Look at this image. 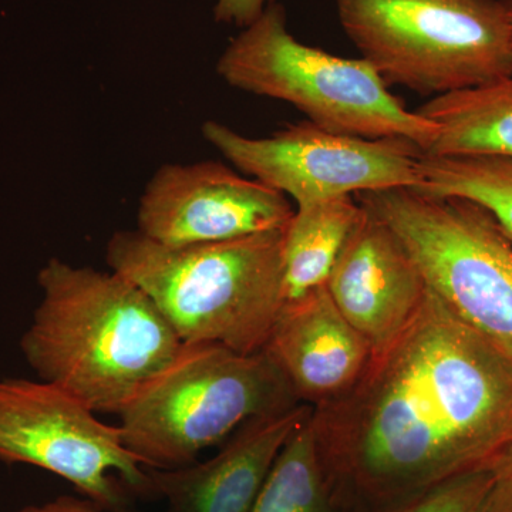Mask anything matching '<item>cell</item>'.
Here are the masks:
<instances>
[{"instance_id":"cell-2","label":"cell","mask_w":512,"mask_h":512,"mask_svg":"<svg viewBox=\"0 0 512 512\" xmlns=\"http://www.w3.org/2000/svg\"><path fill=\"white\" fill-rule=\"evenodd\" d=\"M37 284L42 299L20 338L22 355L39 380L94 413L117 416L183 345L150 296L119 272L53 258Z\"/></svg>"},{"instance_id":"cell-14","label":"cell","mask_w":512,"mask_h":512,"mask_svg":"<svg viewBox=\"0 0 512 512\" xmlns=\"http://www.w3.org/2000/svg\"><path fill=\"white\" fill-rule=\"evenodd\" d=\"M417 111L437 127L427 156L512 160V76L441 94Z\"/></svg>"},{"instance_id":"cell-21","label":"cell","mask_w":512,"mask_h":512,"mask_svg":"<svg viewBox=\"0 0 512 512\" xmlns=\"http://www.w3.org/2000/svg\"><path fill=\"white\" fill-rule=\"evenodd\" d=\"M13 512H127L121 508H104L87 498L60 495L55 500L43 504L26 505Z\"/></svg>"},{"instance_id":"cell-4","label":"cell","mask_w":512,"mask_h":512,"mask_svg":"<svg viewBox=\"0 0 512 512\" xmlns=\"http://www.w3.org/2000/svg\"><path fill=\"white\" fill-rule=\"evenodd\" d=\"M299 404L264 350L183 343L117 417L124 446L144 467L171 470L195 463L247 421Z\"/></svg>"},{"instance_id":"cell-8","label":"cell","mask_w":512,"mask_h":512,"mask_svg":"<svg viewBox=\"0 0 512 512\" xmlns=\"http://www.w3.org/2000/svg\"><path fill=\"white\" fill-rule=\"evenodd\" d=\"M43 380L0 379V461L50 471L104 508H121L123 485L151 491L148 468L124 446L119 426Z\"/></svg>"},{"instance_id":"cell-19","label":"cell","mask_w":512,"mask_h":512,"mask_svg":"<svg viewBox=\"0 0 512 512\" xmlns=\"http://www.w3.org/2000/svg\"><path fill=\"white\" fill-rule=\"evenodd\" d=\"M491 473L487 512H512V439L488 464Z\"/></svg>"},{"instance_id":"cell-3","label":"cell","mask_w":512,"mask_h":512,"mask_svg":"<svg viewBox=\"0 0 512 512\" xmlns=\"http://www.w3.org/2000/svg\"><path fill=\"white\" fill-rule=\"evenodd\" d=\"M285 229L190 247L120 231L107 244V264L150 296L181 342L249 355L264 350L285 303Z\"/></svg>"},{"instance_id":"cell-1","label":"cell","mask_w":512,"mask_h":512,"mask_svg":"<svg viewBox=\"0 0 512 512\" xmlns=\"http://www.w3.org/2000/svg\"><path fill=\"white\" fill-rule=\"evenodd\" d=\"M311 420L336 504L394 512L487 467L512 439V357L427 288L403 332Z\"/></svg>"},{"instance_id":"cell-7","label":"cell","mask_w":512,"mask_h":512,"mask_svg":"<svg viewBox=\"0 0 512 512\" xmlns=\"http://www.w3.org/2000/svg\"><path fill=\"white\" fill-rule=\"evenodd\" d=\"M458 320L512 357V242L481 205L417 188L360 192Z\"/></svg>"},{"instance_id":"cell-15","label":"cell","mask_w":512,"mask_h":512,"mask_svg":"<svg viewBox=\"0 0 512 512\" xmlns=\"http://www.w3.org/2000/svg\"><path fill=\"white\" fill-rule=\"evenodd\" d=\"M363 215L350 195L296 208L282 248L285 302L325 288Z\"/></svg>"},{"instance_id":"cell-10","label":"cell","mask_w":512,"mask_h":512,"mask_svg":"<svg viewBox=\"0 0 512 512\" xmlns=\"http://www.w3.org/2000/svg\"><path fill=\"white\" fill-rule=\"evenodd\" d=\"M288 197L217 161L164 165L138 207L141 235L165 247H190L285 229Z\"/></svg>"},{"instance_id":"cell-17","label":"cell","mask_w":512,"mask_h":512,"mask_svg":"<svg viewBox=\"0 0 512 512\" xmlns=\"http://www.w3.org/2000/svg\"><path fill=\"white\" fill-rule=\"evenodd\" d=\"M417 190L476 202L512 242V160L493 157H433L421 154Z\"/></svg>"},{"instance_id":"cell-11","label":"cell","mask_w":512,"mask_h":512,"mask_svg":"<svg viewBox=\"0 0 512 512\" xmlns=\"http://www.w3.org/2000/svg\"><path fill=\"white\" fill-rule=\"evenodd\" d=\"M326 289L336 308L373 352L403 332L427 292L419 266L400 239L366 210L336 262Z\"/></svg>"},{"instance_id":"cell-6","label":"cell","mask_w":512,"mask_h":512,"mask_svg":"<svg viewBox=\"0 0 512 512\" xmlns=\"http://www.w3.org/2000/svg\"><path fill=\"white\" fill-rule=\"evenodd\" d=\"M336 9L387 86L441 96L512 76L503 0H336Z\"/></svg>"},{"instance_id":"cell-9","label":"cell","mask_w":512,"mask_h":512,"mask_svg":"<svg viewBox=\"0 0 512 512\" xmlns=\"http://www.w3.org/2000/svg\"><path fill=\"white\" fill-rule=\"evenodd\" d=\"M202 134L238 170L291 197L296 208L421 184L423 150L404 138L370 140L333 133L311 121L264 138L245 137L208 121Z\"/></svg>"},{"instance_id":"cell-12","label":"cell","mask_w":512,"mask_h":512,"mask_svg":"<svg viewBox=\"0 0 512 512\" xmlns=\"http://www.w3.org/2000/svg\"><path fill=\"white\" fill-rule=\"evenodd\" d=\"M311 413L312 406L302 403L256 417L202 463L148 468L151 491L163 498L167 512H251L286 441Z\"/></svg>"},{"instance_id":"cell-13","label":"cell","mask_w":512,"mask_h":512,"mask_svg":"<svg viewBox=\"0 0 512 512\" xmlns=\"http://www.w3.org/2000/svg\"><path fill=\"white\" fill-rule=\"evenodd\" d=\"M264 352L299 402L315 407L348 392L362 377L373 349L320 288L285 302Z\"/></svg>"},{"instance_id":"cell-16","label":"cell","mask_w":512,"mask_h":512,"mask_svg":"<svg viewBox=\"0 0 512 512\" xmlns=\"http://www.w3.org/2000/svg\"><path fill=\"white\" fill-rule=\"evenodd\" d=\"M311 416L286 441L251 512H345L330 493Z\"/></svg>"},{"instance_id":"cell-5","label":"cell","mask_w":512,"mask_h":512,"mask_svg":"<svg viewBox=\"0 0 512 512\" xmlns=\"http://www.w3.org/2000/svg\"><path fill=\"white\" fill-rule=\"evenodd\" d=\"M217 72L229 86L286 101L333 133L404 138L423 153L436 140V124L407 110L363 57L345 59L296 40L278 2L229 43Z\"/></svg>"},{"instance_id":"cell-20","label":"cell","mask_w":512,"mask_h":512,"mask_svg":"<svg viewBox=\"0 0 512 512\" xmlns=\"http://www.w3.org/2000/svg\"><path fill=\"white\" fill-rule=\"evenodd\" d=\"M276 0H218L214 8L215 22L245 29Z\"/></svg>"},{"instance_id":"cell-18","label":"cell","mask_w":512,"mask_h":512,"mask_svg":"<svg viewBox=\"0 0 512 512\" xmlns=\"http://www.w3.org/2000/svg\"><path fill=\"white\" fill-rule=\"evenodd\" d=\"M490 484V468L483 467L439 485L394 512H487Z\"/></svg>"},{"instance_id":"cell-22","label":"cell","mask_w":512,"mask_h":512,"mask_svg":"<svg viewBox=\"0 0 512 512\" xmlns=\"http://www.w3.org/2000/svg\"><path fill=\"white\" fill-rule=\"evenodd\" d=\"M505 9H507L508 18H510L511 26H512V0H503Z\"/></svg>"}]
</instances>
